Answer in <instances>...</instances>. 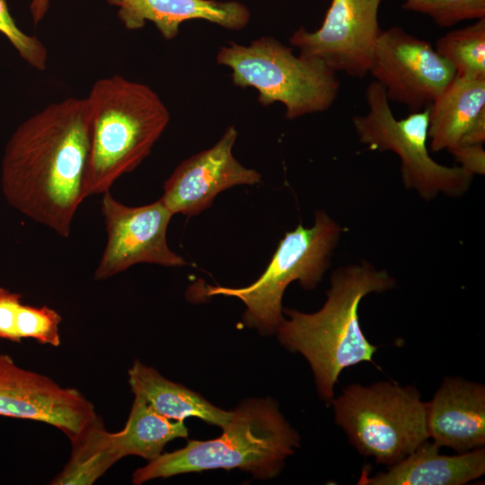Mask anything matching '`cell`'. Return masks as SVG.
<instances>
[{
    "label": "cell",
    "mask_w": 485,
    "mask_h": 485,
    "mask_svg": "<svg viewBox=\"0 0 485 485\" xmlns=\"http://www.w3.org/2000/svg\"><path fill=\"white\" fill-rule=\"evenodd\" d=\"M90 137L85 97L50 103L24 120L3 154L0 181L7 203L68 237L76 210L86 198Z\"/></svg>",
    "instance_id": "obj_1"
},
{
    "label": "cell",
    "mask_w": 485,
    "mask_h": 485,
    "mask_svg": "<svg viewBox=\"0 0 485 485\" xmlns=\"http://www.w3.org/2000/svg\"><path fill=\"white\" fill-rule=\"evenodd\" d=\"M394 287L395 279L387 271L368 262L349 264L333 271L321 309L312 313L283 309L287 318L278 328V340L308 361L322 399L331 401L334 385L345 368L374 363L378 347L362 331L358 306L366 295Z\"/></svg>",
    "instance_id": "obj_2"
},
{
    "label": "cell",
    "mask_w": 485,
    "mask_h": 485,
    "mask_svg": "<svg viewBox=\"0 0 485 485\" xmlns=\"http://www.w3.org/2000/svg\"><path fill=\"white\" fill-rule=\"evenodd\" d=\"M85 98L91 135L87 198L108 191L149 155L170 112L150 86L119 75L98 79Z\"/></svg>",
    "instance_id": "obj_3"
},
{
    "label": "cell",
    "mask_w": 485,
    "mask_h": 485,
    "mask_svg": "<svg viewBox=\"0 0 485 485\" xmlns=\"http://www.w3.org/2000/svg\"><path fill=\"white\" fill-rule=\"evenodd\" d=\"M221 436L190 440L185 447L164 453L136 470L132 483L213 469H241L254 478L270 479L300 445V436L270 398L250 399L232 410Z\"/></svg>",
    "instance_id": "obj_4"
},
{
    "label": "cell",
    "mask_w": 485,
    "mask_h": 485,
    "mask_svg": "<svg viewBox=\"0 0 485 485\" xmlns=\"http://www.w3.org/2000/svg\"><path fill=\"white\" fill-rule=\"evenodd\" d=\"M216 62L232 70L234 85L256 89L262 106L281 102L287 119L327 110L340 92L333 69L318 59L295 56L270 36L249 45L229 42L219 48Z\"/></svg>",
    "instance_id": "obj_5"
},
{
    "label": "cell",
    "mask_w": 485,
    "mask_h": 485,
    "mask_svg": "<svg viewBox=\"0 0 485 485\" xmlns=\"http://www.w3.org/2000/svg\"><path fill=\"white\" fill-rule=\"evenodd\" d=\"M331 402L349 443L377 463L391 466L429 438L426 402L413 386L351 384Z\"/></svg>",
    "instance_id": "obj_6"
},
{
    "label": "cell",
    "mask_w": 485,
    "mask_h": 485,
    "mask_svg": "<svg viewBox=\"0 0 485 485\" xmlns=\"http://www.w3.org/2000/svg\"><path fill=\"white\" fill-rule=\"evenodd\" d=\"M341 234L340 225L324 211L315 213L311 227L299 224L286 233L267 269L252 284L233 288L207 286V295H223L242 301L244 326L273 334L282 322V297L287 286L298 281L307 290L322 280Z\"/></svg>",
    "instance_id": "obj_7"
},
{
    "label": "cell",
    "mask_w": 485,
    "mask_h": 485,
    "mask_svg": "<svg viewBox=\"0 0 485 485\" xmlns=\"http://www.w3.org/2000/svg\"><path fill=\"white\" fill-rule=\"evenodd\" d=\"M366 100L368 112L352 118L359 141L371 150L392 151L400 157L406 189L416 190L425 200L439 193L459 197L468 190L473 175L461 166L442 165L428 154V107L396 119L384 89L375 80L366 89Z\"/></svg>",
    "instance_id": "obj_8"
},
{
    "label": "cell",
    "mask_w": 485,
    "mask_h": 485,
    "mask_svg": "<svg viewBox=\"0 0 485 485\" xmlns=\"http://www.w3.org/2000/svg\"><path fill=\"white\" fill-rule=\"evenodd\" d=\"M369 73L389 101L403 104L411 112L428 107L455 76L454 67L428 41L399 26L381 31Z\"/></svg>",
    "instance_id": "obj_9"
},
{
    "label": "cell",
    "mask_w": 485,
    "mask_h": 485,
    "mask_svg": "<svg viewBox=\"0 0 485 485\" xmlns=\"http://www.w3.org/2000/svg\"><path fill=\"white\" fill-rule=\"evenodd\" d=\"M101 214L108 239L94 279H107L138 263L187 265L168 246L166 232L173 214L161 199L128 207L116 200L108 190L103 193Z\"/></svg>",
    "instance_id": "obj_10"
},
{
    "label": "cell",
    "mask_w": 485,
    "mask_h": 485,
    "mask_svg": "<svg viewBox=\"0 0 485 485\" xmlns=\"http://www.w3.org/2000/svg\"><path fill=\"white\" fill-rule=\"evenodd\" d=\"M382 0H331L322 26L304 27L289 38L299 55L315 58L335 72L352 77L369 73L372 56L382 31L378 11Z\"/></svg>",
    "instance_id": "obj_11"
},
{
    "label": "cell",
    "mask_w": 485,
    "mask_h": 485,
    "mask_svg": "<svg viewBox=\"0 0 485 485\" xmlns=\"http://www.w3.org/2000/svg\"><path fill=\"white\" fill-rule=\"evenodd\" d=\"M0 416L36 420L63 432L72 442L99 417L77 389L17 366L0 353Z\"/></svg>",
    "instance_id": "obj_12"
},
{
    "label": "cell",
    "mask_w": 485,
    "mask_h": 485,
    "mask_svg": "<svg viewBox=\"0 0 485 485\" xmlns=\"http://www.w3.org/2000/svg\"><path fill=\"white\" fill-rule=\"evenodd\" d=\"M238 132L228 127L210 148L181 162L165 181L160 198L174 214L192 216L209 207L221 191L237 185H254L261 175L233 155Z\"/></svg>",
    "instance_id": "obj_13"
},
{
    "label": "cell",
    "mask_w": 485,
    "mask_h": 485,
    "mask_svg": "<svg viewBox=\"0 0 485 485\" xmlns=\"http://www.w3.org/2000/svg\"><path fill=\"white\" fill-rule=\"evenodd\" d=\"M427 428L438 446L458 453L485 445V386L446 377L426 402Z\"/></svg>",
    "instance_id": "obj_14"
},
{
    "label": "cell",
    "mask_w": 485,
    "mask_h": 485,
    "mask_svg": "<svg viewBox=\"0 0 485 485\" xmlns=\"http://www.w3.org/2000/svg\"><path fill=\"white\" fill-rule=\"evenodd\" d=\"M117 7V15L128 30L153 22L163 39L170 40L189 20H205L223 28L239 31L251 20L248 7L238 1L216 0H106Z\"/></svg>",
    "instance_id": "obj_15"
},
{
    "label": "cell",
    "mask_w": 485,
    "mask_h": 485,
    "mask_svg": "<svg viewBox=\"0 0 485 485\" xmlns=\"http://www.w3.org/2000/svg\"><path fill=\"white\" fill-rule=\"evenodd\" d=\"M440 446L426 441L415 451L391 465L387 472L369 476L362 472L365 485H463L485 474V449L480 447L445 455Z\"/></svg>",
    "instance_id": "obj_16"
},
{
    "label": "cell",
    "mask_w": 485,
    "mask_h": 485,
    "mask_svg": "<svg viewBox=\"0 0 485 485\" xmlns=\"http://www.w3.org/2000/svg\"><path fill=\"white\" fill-rule=\"evenodd\" d=\"M428 108L430 149L452 151L485 108V78L455 75Z\"/></svg>",
    "instance_id": "obj_17"
},
{
    "label": "cell",
    "mask_w": 485,
    "mask_h": 485,
    "mask_svg": "<svg viewBox=\"0 0 485 485\" xmlns=\"http://www.w3.org/2000/svg\"><path fill=\"white\" fill-rule=\"evenodd\" d=\"M128 384L136 396L169 419L183 421L196 417L224 429L232 419V411L216 407L200 394L166 379L139 360H135L128 369Z\"/></svg>",
    "instance_id": "obj_18"
},
{
    "label": "cell",
    "mask_w": 485,
    "mask_h": 485,
    "mask_svg": "<svg viewBox=\"0 0 485 485\" xmlns=\"http://www.w3.org/2000/svg\"><path fill=\"white\" fill-rule=\"evenodd\" d=\"M114 434L121 458L137 455L149 462L163 454L167 443L187 437L189 432L183 421L160 415L141 397L135 395L124 428Z\"/></svg>",
    "instance_id": "obj_19"
},
{
    "label": "cell",
    "mask_w": 485,
    "mask_h": 485,
    "mask_svg": "<svg viewBox=\"0 0 485 485\" xmlns=\"http://www.w3.org/2000/svg\"><path fill=\"white\" fill-rule=\"evenodd\" d=\"M69 461L50 482L54 485H91L121 459L115 434L101 419L91 424L75 440Z\"/></svg>",
    "instance_id": "obj_20"
},
{
    "label": "cell",
    "mask_w": 485,
    "mask_h": 485,
    "mask_svg": "<svg viewBox=\"0 0 485 485\" xmlns=\"http://www.w3.org/2000/svg\"><path fill=\"white\" fill-rule=\"evenodd\" d=\"M435 49L454 67L455 75L485 78V18L445 34Z\"/></svg>",
    "instance_id": "obj_21"
},
{
    "label": "cell",
    "mask_w": 485,
    "mask_h": 485,
    "mask_svg": "<svg viewBox=\"0 0 485 485\" xmlns=\"http://www.w3.org/2000/svg\"><path fill=\"white\" fill-rule=\"evenodd\" d=\"M402 8L426 14L440 27L485 18V0H405Z\"/></svg>",
    "instance_id": "obj_22"
},
{
    "label": "cell",
    "mask_w": 485,
    "mask_h": 485,
    "mask_svg": "<svg viewBox=\"0 0 485 485\" xmlns=\"http://www.w3.org/2000/svg\"><path fill=\"white\" fill-rule=\"evenodd\" d=\"M61 315L48 306L36 307L22 304L17 335L22 339H33L39 343L58 347Z\"/></svg>",
    "instance_id": "obj_23"
},
{
    "label": "cell",
    "mask_w": 485,
    "mask_h": 485,
    "mask_svg": "<svg viewBox=\"0 0 485 485\" xmlns=\"http://www.w3.org/2000/svg\"><path fill=\"white\" fill-rule=\"evenodd\" d=\"M0 33L4 35L21 57L33 68H47L48 50L42 41L34 35L21 31L10 14L5 0H0Z\"/></svg>",
    "instance_id": "obj_24"
},
{
    "label": "cell",
    "mask_w": 485,
    "mask_h": 485,
    "mask_svg": "<svg viewBox=\"0 0 485 485\" xmlns=\"http://www.w3.org/2000/svg\"><path fill=\"white\" fill-rule=\"evenodd\" d=\"M22 294L0 287V338L13 342L21 340L17 325L22 307Z\"/></svg>",
    "instance_id": "obj_25"
},
{
    "label": "cell",
    "mask_w": 485,
    "mask_h": 485,
    "mask_svg": "<svg viewBox=\"0 0 485 485\" xmlns=\"http://www.w3.org/2000/svg\"><path fill=\"white\" fill-rule=\"evenodd\" d=\"M450 153L460 163V166L472 175L484 174L485 151L483 145L460 146Z\"/></svg>",
    "instance_id": "obj_26"
},
{
    "label": "cell",
    "mask_w": 485,
    "mask_h": 485,
    "mask_svg": "<svg viewBox=\"0 0 485 485\" xmlns=\"http://www.w3.org/2000/svg\"><path fill=\"white\" fill-rule=\"evenodd\" d=\"M485 141V108L481 110L465 133L460 146L483 145Z\"/></svg>",
    "instance_id": "obj_27"
},
{
    "label": "cell",
    "mask_w": 485,
    "mask_h": 485,
    "mask_svg": "<svg viewBox=\"0 0 485 485\" xmlns=\"http://www.w3.org/2000/svg\"><path fill=\"white\" fill-rule=\"evenodd\" d=\"M50 4V0H31L30 13L35 25L40 23L46 16Z\"/></svg>",
    "instance_id": "obj_28"
}]
</instances>
